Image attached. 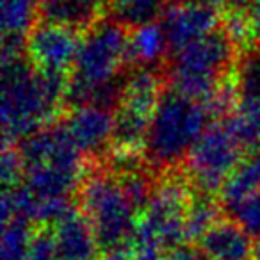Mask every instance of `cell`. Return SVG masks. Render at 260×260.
Returning a JSON list of instances; mask_svg holds the SVG:
<instances>
[{"instance_id":"cell-1","label":"cell","mask_w":260,"mask_h":260,"mask_svg":"<svg viewBox=\"0 0 260 260\" xmlns=\"http://www.w3.org/2000/svg\"><path fill=\"white\" fill-rule=\"evenodd\" d=\"M66 75L36 70L25 54L4 55L2 128L8 143H20L48 126L68 89Z\"/></svg>"},{"instance_id":"cell-2","label":"cell","mask_w":260,"mask_h":260,"mask_svg":"<svg viewBox=\"0 0 260 260\" xmlns=\"http://www.w3.org/2000/svg\"><path fill=\"white\" fill-rule=\"evenodd\" d=\"M128 32L112 18L96 20L82 36L75 64L70 73L66 102L70 105L118 104L123 84L118 75L126 62Z\"/></svg>"},{"instance_id":"cell-3","label":"cell","mask_w":260,"mask_h":260,"mask_svg":"<svg viewBox=\"0 0 260 260\" xmlns=\"http://www.w3.org/2000/svg\"><path fill=\"white\" fill-rule=\"evenodd\" d=\"M214 116L205 102L192 100L175 89H164L146 132L143 150L153 166L166 168L185 160Z\"/></svg>"},{"instance_id":"cell-4","label":"cell","mask_w":260,"mask_h":260,"mask_svg":"<svg viewBox=\"0 0 260 260\" xmlns=\"http://www.w3.org/2000/svg\"><path fill=\"white\" fill-rule=\"evenodd\" d=\"M80 210L93 228L102 251L132 246L139 212L123 189L119 177L93 173L80 187Z\"/></svg>"},{"instance_id":"cell-5","label":"cell","mask_w":260,"mask_h":260,"mask_svg":"<svg viewBox=\"0 0 260 260\" xmlns=\"http://www.w3.org/2000/svg\"><path fill=\"white\" fill-rule=\"evenodd\" d=\"M235 45L224 29H217L173 55L170 62L171 89L198 102H207L226 79Z\"/></svg>"},{"instance_id":"cell-6","label":"cell","mask_w":260,"mask_h":260,"mask_svg":"<svg viewBox=\"0 0 260 260\" xmlns=\"http://www.w3.org/2000/svg\"><path fill=\"white\" fill-rule=\"evenodd\" d=\"M192 196L178 178H168L157 185L148 205L139 216L134 249H155L166 253L187 239V210Z\"/></svg>"},{"instance_id":"cell-7","label":"cell","mask_w":260,"mask_h":260,"mask_svg":"<svg viewBox=\"0 0 260 260\" xmlns=\"http://www.w3.org/2000/svg\"><path fill=\"white\" fill-rule=\"evenodd\" d=\"M162 93V77L155 70L134 68L128 73L114 109L112 145L116 148L132 153L143 146Z\"/></svg>"},{"instance_id":"cell-8","label":"cell","mask_w":260,"mask_h":260,"mask_svg":"<svg viewBox=\"0 0 260 260\" xmlns=\"http://www.w3.org/2000/svg\"><path fill=\"white\" fill-rule=\"evenodd\" d=\"M244 152L226 123H212L185 159L189 178L202 194L214 196L244 159Z\"/></svg>"},{"instance_id":"cell-9","label":"cell","mask_w":260,"mask_h":260,"mask_svg":"<svg viewBox=\"0 0 260 260\" xmlns=\"http://www.w3.org/2000/svg\"><path fill=\"white\" fill-rule=\"evenodd\" d=\"M82 36L77 29L41 22L25 40V57L43 73L66 75L72 73Z\"/></svg>"},{"instance_id":"cell-10","label":"cell","mask_w":260,"mask_h":260,"mask_svg":"<svg viewBox=\"0 0 260 260\" xmlns=\"http://www.w3.org/2000/svg\"><path fill=\"white\" fill-rule=\"evenodd\" d=\"M219 23L217 8L198 0L173 2L160 18V25L170 45V54L173 55L212 34L217 30Z\"/></svg>"},{"instance_id":"cell-11","label":"cell","mask_w":260,"mask_h":260,"mask_svg":"<svg viewBox=\"0 0 260 260\" xmlns=\"http://www.w3.org/2000/svg\"><path fill=\"white\" fill-rule=\"evenodd\" d=\"M64 125L84 155H94L112 143L114 111L104 105H79L66 116Z\"/></svg>"},{"instance_id":"cell-12","label":"cell","mask_w":260,"mask_h":260,"mask_svg":"<svg viewBox=\"0 0 260 260\" xmlns=\"http://www.w3.org/2000/svg\"><path fill=\"white\" fill-rule=\"evenodd\" d=\"M54 241L61 260H98L102 248L80 207H72L54 224Z\"/></svg>"},{"instance_id":"cell-13","label":"cell","mask_w":260,"mask_h":260,"mask_svg":"<svg viewBox=\"0 0 260 260\" xmlns=\"http://www.w3.org/2000/svg\"><path fill=\"white\" fill-rule=\"evenodd\" d=\"M205 260H253V237L234 219H219L198 241Z\"/></svg>"},{"instance_id":"cell-14","label":"cell","mask_w":260,"mask_h":260,"mask_svg":"<svg viewBox=\"0 0 260 260\" xmlns=\"http://www.w3.org/2000/svg\"><path fill=\"white\" fill-rule=\"evenodd\" d=\"M168 54L170 45L160 22L138 27L128 32L126 64L130 62L134 68L155 70V66L160 64Z\"/></svg>"},{"instance_id":"cell-15","label":"cell","mask_w":260,"mask_h":260,"mask_svg":"<svg viewBox=\"0 0 260 260\" xmlns=\"http://www.w3.org/2000/svg\"><path fill=\"white\" fill-rule=\"evenodd\" d=\"M260 191V148L246 153L235 171L224 182L219 202L224 210H232L237 203Z\"/></svg>"},{"instance_id":"cell-16","label":"cell","mask_w":260,"mask_h":260,"mask_svg":"<svg viewBox=\"0 0 260 260\" xmlns=\"http://www.w3.org/2000/svg\"><path fill=\"white\" fill-rule=\"evenodd\" d=\"M38 2L34 0H2V32L4 45L8 47H25L29 32L38 25L36 16L40 15Z\"/></svg>"},{"instance_id":"cell-17","label":"cell","mask_w":260,"mask_h":260,"mask_svg":"<svg viewBox=\"0 0 260 260\" xmlns=\"http://www.w3.org/2000/svg\"><path fill=\"white\" fill-rule=\"evenodd\" d=\"M170 2L168 0H111V16L125 29H138L143 25L157 23L162 18Z\"/></svg>"},{"instance_id":"cell-18","label":"cell","mask_w":260,"mask_h":260,"mask_svg":"<svg viewBox=\"0 0 260 260\" xmlns=\"http://www.w3.org/2000/svg\"><path fill=\"white\" fill-rule=\"evenodd\" d=\"M40 16L43 22L72 29H89L96 22V13L84 8L77 0H45L40 6Z\"/></svg>"},{"instance_id":"cell-19","label":"cell","mask_w":260,"mask_h":260,"mask_svg":"<svg viewBox=\"0 0 260 260\" xmlns=\"http://www.w3.org/2000/svg\"><path fill=\"white\" fill-rule=\"evenodd\" d=\"M226 126L234 134V138L241 143V146L248 152L258 150L260 146V104H249V102H237L226 118Z\"/></svg>"},{"instance_id":"cell-20","label":"cell","mask_w":260,"mask_h":260,"mask_svg":"<svg viewBox=\"0 0 260 260\" xmlns=\"http://www.w3.org/2000/svg\"><path fill=\"white\" fill-rule=\"evenodd\" d=\"M34 224L20 216H13L2 221V244L0 256L2 260H27L36 234Z\"/></svg>"},{"instance_id":"cell-21","label":"cell","mask_w":260,"mask_h":260,"mask_svg":"<svg viewBox=\"0 0 260 260\" xmlns=\"http://www.w3.org/2000/svg\"><path fill=\"white\" fill-rule=\"evenodd\" d=\"M219 205L216 203L210 194H202L192 196L191 203H189L187 210V239L189 241H200L205 235V232L209 228H212L214 224L219 221Z\"/></svg>"},{"instance_id":"cell-22","label":"cell","mask_w":260,"mask_h":260,"mask_svg":"<svg viewBox=\"0 0 260 260\" xmlns=\"http://www.w3.org/2000/svg\"><path fill=\"white\" fill-rule=\"evenodd\" d=\"M234 82L239 102L260 104V52H249L235 70Z\"/></svg>"},{"instance_id":"cell-23","label":"cell","mask_w":260,"mask_h":260,"mask_svg":"<svg viewBox=\"0 0 260 260\" xmlns=\"http://www.w3.org/2000/svg\"><path fill=\"white\" fill-rule=\"evenodd\" d=\"M119 182H121L123 189H125L126 196L130 198L132 205L136 207V210H138L139 216H141L153 192L150 178L146 177L145 173H141V171L125 170L119 175Z\"/></svg>"},{"instance_id":"cell-24","label":"cell","mask_w":260,"mask_h":260,"mask_svg":"<svg viewBox=\"0 0 260 260\" xmlns=\"http://www.w3.org/2000/svg\"><path fill=\"white\" fill-rule=\"evenodd\" d=\"M232 219L253 239H260V191L228 210Z\"/></svg>"},{"instance_id":"cell-25","label":"cell","mask_w":260,"mask_h":260,"mask_svg":"<svg viewBox=\"0 0 260 260\" xmlns=\"http://www.w3.org/2000/svg\"><path fill=\"white\" fill-rule=\"evenodd\" d=\"M25 164L18 152V146L15 143L6 141L0 157V175L4 180V189L18 187L25 178Z\"/></svg>"},{"instance_id":"cell-26","label":"cell","mask_w":260,"mask_h":260,"mask_svg":"<svg viewBox=\"0 0 260 260\" xmlns=\"http://www.w3.org/2000/svg\"><path fill=\"white\" fill-rule=\"evenodd\" d=\"M27 260H61L54 235L48 232H38Z\"/></svg>"},{"instance_id":"cell-27","label":"cell","mask_w":260,"mask_h":260,"mask_svg":"<svg viewBox=\"0 0 260 260\" xmlns=\"http://www.w3.org/2000/svg\"><path fill=\"white\" fill-rule=\"evenodd\" d=\"M162 260H205L200 248L189 244H180L170 251L162 253Z\"/></svg>"},{"instance_id":"cell-28","label":"cell","mask_w":260,"mask_h":260,"mask_svg":"<svg viewBox=\"0 0 260 260\" xmlns=\"http://www.w3.org/2000/svg\"><path fill=\"white\" fill-rule=\"evenodd\" d=\"M246 11H248L249 22H251L253 38L260 45V0H251L248 8H246Z\"/></svg>"},{"instance_id":"cell-29","label":"cell","mask_w":260,"mask_h":260,"mask_svg":"<svg viewBox=\"0 0 260 260\" xmlns=\"http://www.w3.org/2000/svg\"><path fill=\"white\" fill-rule=\"evenodd\" d=\"M98 260H134V246H125V248L102 251Z\"/></svg>"},{"instance_id":"cell-30","label":"cell","mask_w":260,"mask_h":260,"mask_svg":"<svg viewBox=\"0 0 260 260\" xmlns=\"http://www.w3.org/2000/svg\"><path fill=\"white\" fill-rule=\"evenodd\" d=\"M134 260H162V253L155 249H134Z\"/></svg>"},{"instance_id":"cell-31","label":"cell","mask_w":260,"mask_h":260,"mask_svg":"<svg viewBox=\"0 0 260 260\" xmlns=\"http://www.w3.org/2000/svg\"><path fill=\"white\" fill-rule=\"evenodd\" d=\"M77 2H80L84 8L91 9V11H94L98 15V11H100V9L104 8L105 4H109L111 0H77Z\"/></svg>"},{"instance_id":"cell-32","label":"cell","mask_w":260,"mask_h":260,"mask_svg":"<svg viewBox=\"0 0 260 260\" xmlns=\"http://www.w3.org/2000/svg\"><path fill=\"white\" fill-rule=\"evenodd\" d=\"M198 2H205V4L214 6V8H219V6H228L230 0H198Z\"/></svg>"},{"instance_id":"cell-33","label":"cell","mask_w":260,"mask_h":260,"mask_svg":"<svg viewBox=\"0 0 260 260\" xmlns=\"http://www.w3.org/2000/svg\"><path fill=\"white\" fill-rule=\"evenodd\" d=\"M253 260H260V239L255 244V251H253Z\"/></svg>"},{"instance_id":"cell-34","label":"cell","mask_w":260,"mask_h":260,"mask_svg":"<svg viewBox=\"0 0 260 260\" xmlns=\"http://www.w3.org/2000/svg\"><path fill=\"white\" fill-rule=\"evenodd\" d=\"M34 2H38V4H41V2H45V0H34Z\"/></svg>"}]
</instances>
